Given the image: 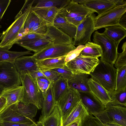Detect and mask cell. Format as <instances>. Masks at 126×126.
Masks as SVG:
<instances>
[{
    "mask_svg": "<svg viewBox=\"0 0 126 126\" xmlns=\"http://www.w3.org/2000/svg\"><path fill=\"white\" fill-rule=\"evenodd\" d=\"M34 0L28 4L23 10V7L15 17V21L0 37V48L8 50L20 38L24 36V25Z\"/></svg>",
    "mask_w": 126,
    "mask_h": 126,
    "instance_id": "obj_1",
    "label": "cell"
},
{
    "mask_svg": "<svg viewBox=\"0 0 126 126\" xmlns=\"http://www.w3.org/2000/svg\"><path fill=\"white\" fill-rule=\"evenodd\" d=\"M116 72L113 65L100 61L89 75L91 79L111 93L115 89Z\"/></svg>",
    "mask_w": 126,
    "mask_h": 126,
    "instance_id": "obj_2",
    "label": "cell"
},
{
    "mask_svg": "<svg viewBox=\"0 0 126 126\" xmlns=\"http://www.w3.org/2000/svg\"><path fill=\"white\" fill-rule=\"evenodd\" d=\"M20 76L23 88V95L20 101L26 104H33L37 106L38 109H41L43 95L38 86L36 80L29 74Z\"/></svg>",
    "mask_w": 126,
    "mask_h": 126,
    "instance_id": "obj_3",
    "label": "cell"
},
{
    "mask_svg": "<svg viewBox=\"0 0 126 126\" xmlns=\"http://www.w3.org/2000/svg\"><path fill=\"white\" fill-rule=\"evenodd\" d=\"M94 43L101 47L102 53L100 61L114 65L117 59L118 46L103 32L96 31L93 35Z\"/></svg>",
    "mask_w": 126,
    "mask_h": 126,
    "instance_id": "obj_4",
    "label": "cell"
},
{
    "mask_svg": "<svg viewBox=\"0 0 126 126\" xmlns=\"http://www.w3.org/2000/svg\"><path fill=\"white\" fill-rule=\"evenodd\" d=\"M104 124H112L126 126V107L110 103L103 111L94 115Z\"/></svg>",
    "mask_w": 126,
    "mask_h": 126,
    "instance_id": "obj_5",
    "label": "cell"
},
{
    "mask_svg": "<svg viewBox=\"0 0 126 126\" xmlns=\"http://www.w3.org/2000/svg\"><path fill=\"white\" fill-rule=\"evenodd\" d=\"M19 74L14 63H0V85L5 90L21 84Z\"/></svg>",
    "mask_w": 126,
    "mask_h": 126,
    "instance_id": "obj_6",
    "label": "cell"
},
{
    "mask_svg": "<svg viewBox=\"0 0 126 126\" xmlns=\"http://www.w3.org/2000/svg\"><path fill=\"white\" fill-rule=\"evenodd\" d=\"M126 12V4L117 6L95 16L94 30L110 26L119 25L122 16Z\"/></svg>",
    "mask_w": 126,
    "mask_h": 126,
    "instance_id": "obj_7",
    "label": "cell"
},
{
    "mask_svg": "<svg viewBox=\"0 0 126 126\" xmlns=\"http://www.w3.org/2000/svg\"><path fill=\"white\" fill-rule=\"evenodd\" d=\"M80 100L78 91L69 88L65 94L56 103L60 113L61 125L77 104Z\"/></svg>",
    "mask_w": 126,
    "mask_h": 126,
    "instance_id": "obj_8",
    "label": "cell"
},
{
    "mask_svg": "<svg viewBox=\"0 0 126 126\" xmlns=\"http://www.w3.org/2000/svg\"><path fill=\"white\" fill-rule=\"evenodd\" d=\"M95 15L93 13L87 16L77 27L73 45L75 46L84 45L88 42H91V36L94 30Z\"/></svg>",
    "mask_w": 126,
    "mask_h": 126,
    "instance_id": "obj_9",
    "label": "cell"
},
{
    "mask_svg": "<svg viewBox=\"0 0 126 126\" xmlns=\"http://www.w3.org/2000/svg\"><path fill=\"white\" fill-rule=\"evenodd\" d=\"M99 61L98 58L79 54L74 59L66 63L65 64L74 74H90Z\"/></svg>",
    "mask_w": 126,
    "mask_h": 126,
    "instance_id": "obj_10",
    "label": "cell"
},
{
    "mask_svg": "<svg viewBox=\"0 0 126 126\" xmlns=\"http://www.w3.org/2000/svg\"><path fill=\"white\" fill-rule=\"evenodd\" d=\"M76 48L73 44L63 45L52 43L32 56L36 61L62 57L65 56Z\"/></svg>",
    "mask_w": 126,
    "mask_h": 126,
    "instance_id": "obj_11",
    "label": "cell"
},
{
    "mask_svg": "<svg viewBox=\"0 0 126 126\" xmlns=\"http://www.w3.org/2000/svg\"><path fill=\"white\" fill-rule=\"evenodd\" d=\"M95 11L71 0L69 3L60 11L58 14L66 18L86 16L94 13Z\"/></svg>",
    "mask_w": 126,
    "mask_h": 126,
    "instance_id": "obj_12",
    "label": "cell"
},
{
    "mask_svg": "<svg viewBox=\"0 0 126 126\" xmlns=\"http://www.w3.org/2000/svg\"><path fill=\"white\" fill-rule=\"evenodd\" d=\"M79 92L82 104L89 114L94 116L104 110L105 106L90 92Z\"/></svg>",
    "mask_w": 126,
    "mask_h": 126,
    "instance_id": "obj_13",
    "label": "cell"
},
{
    "mask_svg": "<svg viewBox=\"0 0 126 126\" xmlns=\"http://www.w3.org/2000/svg\"><path fill=\"white\" fill-rule=\"evenodd\" d=\"M36 62L32 56H22L17 58L14 63L20 75L40 70Z\"/></svg>",
    "mask_w": 126,
    "mask_h": 126,
    "instance_id": "obj_14",
    "label": "cell"
},
{
    "mask_svg": "<svg viewBox=\"0 0 126 126\" xmlns=\"http://www.w3.org/2000/svg\"><path fill=\"white\" fill-rule=\"evenodd\" d=\"M45 36L54 44L63 45L73 44L72 38L53 25L47 26Z\"/></svg>",
    "mask_w": 126,
    "mask_h": 126,
    "instance_id": "obj_15",
    "label": "cell"
},
{
    "mask_svg": "<svg viewBox=\"0 0 126 126\" xmlns=\"http://www.w3.org/2000/svg\"><path fill=\"white\" fill-rule=\"evenodd\" d=\"M17 104L10 105L0 113V121L1 122L24 123L34 121L19 113L17 110Z\"/></svg>",
    "mask_w": 126,
    "mask_h": 126,
    "instance_id": "obj_16",
    "label": "cell"
},
{
    "mask_svg": "<svg viewBox=\"0 0 126 126\" xmlns=\"http://www.w3.org/2000/svg\"><path fill=\"white\" fill-rule=\"evenodd\" d=\"M88 84L90 92L105 106L111 102L110 93L101 85L91 78Z\"/></svg>",
    "mask_w": 126,
    "mask_h": 126,
    "instance_id": "obj_17",
    "label": "cell"
},
{
    "mask_svg": "<svg viewBox=\"0 0 126 126\" xmlns=\"http://www.w3.org/2000/svg\"><path fill=\"white\" fill-rule=\"evenodd\" d=\"M42 94L43 101L41 114L39 120L44 119L48 117L52 113L56 106L51 83L48 89Z\"/></svg>",
    "mask_w": 126,
    "mask_h": 126,
    "instance_id": "obj_18",
    "label": "cell"
},
{
    "mask_svg": "<svg viewBox=\"0 0 126 126\" xmlns=\"http://www.w3.org/2000/svg\"><path fill=\"white\" fill-rule=\"evenodd\" d=\"M90 76L87 74H74L67 80L69 87L79 92H90L88 84Z\"/></svg>",
    "mask_w": 126,
    "mask_h": 126,
    "instance_id": "obj_19",
    "label": "cell"
},
{
    "mask_svg": "<svg viewBox=\"0 0 126 126\" xmlns=\"http://www.w3.org/2000/svg\"><path fill=\"white\" fill-rule=\"evenodd\" d=\"M89 114L80 99L66 118L61 126H69L78 120H83Z\"/></svg>",
    "mask_w": 126,
    "mask_h": 126,
    "instance_id": "obj_20",
    "label": "cell"
},
{
    "mask_svg": "<svg viewBox=\"0 0 126 126\" xmlns=\"http://www.w3.org/2000/svg\"><path fill=\"white\" fill-rule=\"evenodd\" d=\"M83 5L95 11L98 15L117 6L110 0H86Z\"/></svg>",
    "mask_w": 126,
    "mask_h": 126,
    "instance_id": "obj_21",
    "label": "cell"
},
{
    "mask_svg": "<svg viewBox=\"0 0 126 126\" xmlns=\"http://www.w3.org/2000/svg\"><path fill=\"white\" fill-rule=\"evenodd\" d=\"M62 9L53 7L31 11L48 26L53 25L56 16Z\"/></svg>",
    "mask_w": 126,
    "mask_h": 126,
    "instance_id": "obj_22",
    "label": "cell"
},
{
    "mask_svg": "<svg viewBox=\"0 0 126 126\" xmlns=\"http://www.w3.org/2000/svg\"><path fill=\"white\" fill-rule=\"evenodd\" d=\"M52 43L46 36L40 39L34 41L17 42L16 44L29 51L35 53L38 52Z\"/></svg>",
    "mask_w": 126,
    "mask_h": 126,
    "instance_id": "obj_23",
    "label": "cell"
},
{
    "mask_svg": "<svg viewBox=\"0 0 126 126\" xmlns=\"http://www.w3.org/2000/svg\"><path fill=\"white\" fill-rule=\"evenodd\" d=\"M65 56L36 61V64L41 71L62 68L65 65Z\"/></svg>",
    "mask_w": 126,
    "mask_h": 126,
    "instance_id": "obj_24",
    "label": "cell"
},
{
    "mask_svg": "<svg viewBox=\"0 0 126 126\" xmlns=\"http://www.w3.org/2000/svg\"><path fill=\"white\" fill-rule=\"evenodd\" d=\"M23 92L22 86H16L5 90L0 96L5 98L6 100V105L3 110L10 105L20 101L22 96Z\"/></svg>",
    "mask_w": 126,
    "mask_h": 126,
    "instance_id": "obj_25",
    "label": "cell"
},
{
    "mask_svg": "<svg viewBox=\"0 0 126 126\" xmlns=\"http://www.w3.org/2000/svg\"><path fill=\"white\" fill-rule=\"evenodd\" d=\"M53 25L67 34L73 39L76 35L77 27L68 21L66 18L58 14L56 16Z\"/></svg>",
    "mask_w": 126,
    "mask_h": 126,
    "instance_id": "obj_26",
    "label": "cell"
},
{
    "mask_svg": "<svg viewBox=\"0 0 126 126\" xmlns=\"http://www.w3.org/2000/svg\"><path fill=\"white\" fill-rule=\"evenodd\" d=\"M103 32L118 46L126 35V30L119 25L106 27Z\"/></svg>",
    "mask_w": 126,
    "mask_h": 126,
    "instance_id": "obj_27",
    "label": "cell"
},
{
    "mask_svg": "<svg viewBox=\"0 0 126 126\" xmlns=\"http://www.w3.org/2000/svg\"><path fill=\"white\" fill-rule=\"evenodd\" d=\"M67 80L61 77L56 81L51 83L55 104L69 88Z\"/></svg>",
    "mask_w": 126,
    "mask_h": 126,
    "instance_id": "obj_28",
    "label": "cell"
},
{
    "mask_svg": "<svg viewBox=\"0 0 126 126\" xmlns=\"http://www.w3.org/2000/svg\"><path fill=\"white\" fill-rule=\"evenodd\" d=\"M70 0H40L35 6H32V11L53 7L62 9L70 2Z\"/></svg>",
    "mask_w": 126,
    "mask_h": 126,
    "instance_id": "obj_29",
    "label": "cell"
},
{
    "mask_svg": "<svg viewBox=\"0 0 126 126\" xmlns=\"http://www.w3.org/2000/svg\"><path fill=\"white\" fill-rule=\"evenodd\" d=\"M17 107L19 113L32 120H33V118L36 116L38 109L37 106L33 104H26L21 101L17 103Z\"/></svg>",
    "mask_w": 126,
    "mask_h": 126,
    "instance_id": "obj_30",
    "label": "cell"
},
{
    "mask_svg": "<svg viewBox=\"0 0 126 126\" xmlns=\"http://www.w3.org/2000/svg\"><path fill=\"white\" fill-rule=\"evenodd\" d=\"M32 54V53L29 51L21 52L12 51L0 48V63L7 62L14 63L17 57L25 55Z\"/></svg>",
    "mask_w": 126,
    "mask_h": 126,
    "instance_id": "obj_31",
    "label": "cell"
},
{
    "mask_svg": "<svg viewBox=\"0 0 126 126\" xmlns=\"http://www.w3.org/2000/svg\"><path fill=\"white\" fill-rule=\"evenodd\" d=\"M79 54L82 56L98 58L101 57L102 51L101 47L94 42H88Z\"/></svg>",
    "mask_w": 126,
    "mask_h": 126,
    "instance_id": "obj_32",
    "label": "cell"
},
{
    "mask_svg": "<svg viewBox=\"0 0 126 126\" xmlns=\"http://www.w3.org/2000/svg\"><path fill=\"white\" fill-rule=\"evenodd\" d=\"M42 126H61L60 113L58 107L55 106L52 113L44 119L39 120Z\"/></svg>",
    "mask_w": 126,
    "mask_h": 126,
    "instance_id": "obj_33",
    "label": "cell"
},
{
    "mask_svg": "<svg viewBox=\"0 0 126 126\" xmlns=\"http://www.w3.org/2000/svg\"><path fill=\"white\" fill-rule=\"evenodd\" d=\"M111 103L126 107V88L115 90L110 93Z\"/></svg>",
    "mask_w": 126,
    "mask_h": 126,
    "instance_id": "obj_34",
    "label": "cell"
},
{
    "mask_svg": "<svg viewBox=\"0 0 126 126\" xmlns=\"http://www.w3.org/2000/svg\"><path fill=\"white\" fill-rule=\"evenodd\" d=\"M116 69L115 90L126 88V65Z\"/></svg>",
    "mask_w": 126,
    "mask_h": 126,
    "instance_id": "obj_35",
    "label": "cell"
},
{
    "mask_svg": "<svg viewBox=\"0 0 126 126\" xmlns=\"http://www.w3.org/2000/svg\"><path fill=\"white\" fill-rule=\"evenodd\" d=\"M39 20L38 17L31 10L24 24V35L28 33L35 23Z\"/></svg>",
    "mask_w": 126,
    "mask_h": 126,
    "instance_id": "obj_36",
    "label": "cell"
},
{
    "mask_svg": "<svg viewBox=\"0 0 126 126\" xmlns=\"http://www.w3.org/2000/svg\"><path fill=\"white\" fill-rule=\"evenodd\" d=\"M122 52L118 53L117 56L114 63L116 69L126 65V42H124L122 46Z\"/></svg>",
    "mask_w": 126,
    "mask_h": 126,
    "instance_id": "obj_37",
    "label": "cell"
},
{
    "mask_svg": "<svg viewBox=\"0 0 126 126\" xmlns=\"http://www.w3.org/2000/svg\"><path fill=\"white\" fill-rule=\"evenodd\" d=\"M47 25L40 19L27 34L37 33L44 34L46 33Z\"/></svg>",
    "mask_w": 126,
    "mask_h": 126,
    "instance_id": "obj_38",
    "label": "cell"
},
{
    "mask_svg": "<svg viewBox=\"0 0 126 126\" xmlns=\"http://www.w3.org/2000/svg\"><path fill=\"white\" fill-rule=\"evenodd\" d=\"M81 126H105L98 119L93 115H87L82 121Z\"/></svg>",
    "mask_w": 126,
    "mask_h": 126,
    "instance_id": "obj_39",
    "label": "cell"
},
{
    "mask_svg": "<svg viewBox=\"0 0 126 126\" xmlns=\"http://www.w3.org/2000/svg\"><path fill=\"white\" fill-rule=\"evenodd\" d=\"M51 70L57 73L63 78L68 80L73 76L72 71L65 65L63 67L52 69Z\"/></svg>",
    "mask_w": 126,
    "mask_h": 126,
    "instance_id": "obj_40",
    "label": "cell"
},
{
    "mask_svg": "<svg viewBox=\"0 0 126 126\" xmlns=\"http://www.w3.org/2000/svg\"><path fill=\"white\" fill-rule=\"evenodd\" d=\"M85 47L84 45L78 46L75 49L68 53L65 56V63L74 59L79 55Z\"/></svg>",
    "mask_w": 126,
    "mask_h": 126,
    "instance_id": "obj_41",
    "label": "cell"
},
{
    "mask_svg": "<svg viewBox=\"0 0 126 126\" xmlns=\"http://www.w3.org/2000/svg\"><path fill=\"white\" fill-rule=\"evenodd\" d=\"M45 36V34H28L19 38L16 43L17 42H27L34 41L40 39Z\"/></svg>",
    "mask_w": 126,
    "mask_h": 126,
    "instance_id": "obj_42",
    "label": "cell"
},
{
    "mask_svg": "<svg viewBox=\"0 0 126 126\" xmlns=\"http://www.w3.org/2000/svg\"><path fill=\"white\" fill-rule=\"evenodd\" d=\"M41 71L51 83L56 81L61 77L57 73L51 70Z\"/></svg>",
    "mask_w": 126,
    "mask_h": 126,
    "instance_id": "obj_43",
    "label": "cell"
},
{
    "mask_svg": "<svg viewBox=\"0 0 126 126\" xmlns=\"http://www.w3.org/2000/svg\"><path fill=\"white\" fill-rule=\"evenodd\" d=\"M36 123L34 121L24 123L11 122L1 121L0 123L2 126H32Z\"/></svg>",
    "mask_w": 126,
    "mask_h": 126,
    "instance_id": "obj_44",
    "label": "cell"
},
{
    "mask_svg": "<svg viewBox=\"0 0 126 126\" xmlns=\"http://www.w3.org/2000/svg\"><path fill=\"white\" fill-rule=\"evenodd\" d=\"M11 1V0H0V20L2 18Z\"/></svg>",
    "mask_w": 126,
    "mask_h": 126,
    "instance_id": "obj_45",
    "label": "cell"
},
{
    "mask_svg": "<svg viewBox=\"0 0 126 126\" xmlns=\"http://www.w3.org/2000/svg\"><path fill=\"white\" fill-rule=\"evenodd\" d=\"M87 16H79L72 18H66L67 20L76 27L84 20Z\"/></svg>",
    "mask_w": 126,
    "mask_h": 126,
    "instance_id": "obj_46",
    "label": "cell"
},
{
    "mask_svg": "<svg viewBox=\"0 0 126 126\" xmlns=\"http://www.w3.org/2000/svg\"><path fill=\"white\" fill-rule=\"evenodd\" d=\"M38 86L42 93L45 92L49 88L50 84H49L36 80Z\"/></svg>",
    "mask_w": 126,
    "mask_h": 126,
    "instance_id": "obj_47",
    "label": "cell"
},
{
    "mask_svg": "<svg viewBox=\"0 0 126 126\" xmlns=\"http://www.w3.org/2000/svg\"><path fill=\"white\" fill-rule=\"evenodd\" d=\"M30 74L33 79L36 80L39 77H46L43 73L40 70L35 71L31 73Z\"/></svg>",
    "mask_w": 126,
    "mask_h": 126,
    "instance_id": "obj_48",
    "label": "cell"
},
{
    "mask_svg": "<svg viewBox=\"0 0 126 126\" xmlns=\"http://www.w3.org/2000/svg\"><path fill=\"white\" fill-rule=\"evenodd\" d=\"M118 25L126 30V13L125 12L119 19Z\"/></svg>",
    "mask_w": 126,
    "mask_h": 126,
    "instance_id": "obj_49",
    "label": "cell"
},
{
    "mask_svg": "<svg viewBox=\"0 0 126 126\" xmlns=\"http://www.w3.org/2000/svg\"><path fill=\"white\" fill-rule=\"evenodd\" d=\"M6 104V99L3 97L0 96V113L5 108Z\"/></svg>",
    "mask_w": 126,
    "mask_h": 126,
    "instance_id": "obj_50",
    "label": "cell"
},
{
    "mask_svg": "<svg viewBox=\"0 0 126 126\" xmlns=\"http://www.w3.org/2000/svg\"><path fill=\"white\" fill-rule=\"evenodd\" d=\"M114 3L117 6L121 5L126 4V1L123 0H110Z\"/></svg>",
    "mask_w": 126,
    "mask_h": 126,
    "instance_id": "obj_51",
    "label": "cell"
},
{
    "mask_svg": "<svg viewBox=\"0 0 126 126\" xmlns=\"http://www.w3.org/2000/svg\"><path fill=\"white\" fill-rule=\"evenodd\" d=\"M36 80L49 84H50L51 83L46 77H39Z\"/></svg>",
    "mask_w": 126,
    "mask_h": 126,
    "instance_id": "obj_52",
    "label": "cell"
},
{
    "mask_svg": "<svg viewBox=\"0 0 126 126\" xmlns=\"http://www.w3.org/2000/svg\"><path fill=\"white\" fill-rule=\"evenodd\" d=\"M83 120H79L74 122L69 126H81Z\"/></svg>",
    "mask_w": 126,
    "mask_h": 126,
    "instance_id": "obj_53",
    "label": "cell"
},
{
    "mask_svg": "<svg viewBox=\"0 0 126 126\" xmlns=\"http://www.w3.org/2000/svg\"><path fill=\"white\" fill-rule=\"evenodd\" d=\"M73 0L79 4L83 5L85 3L86 0Z\"/></svg>",
    "mask_w": 126,
    "mask_h": 126,
    "instance_id": "obj_54",
    "label": "cell"
},
{
    "mask_svg": "<svg viewBox=\"0 0 126 126\" xmlns=\"http://www.w3.org/2000/svg\"><path fill=\"white\" fill-rule=\"evenodd\" d=\"M5 91L4 89L0 85V96H1Z\"/></svg>",
    "mask_w": 126,
    "mask_h": 126,
    "instance_id": "obj_55",
    "label": "cell"
},
{
    "mask_svg": "<svg viewBox=\"0 0 126 126\" xmlns=\"http://www.w3.org/2000/svg\"><path fill=\"white\" fill-rule=\"evenodd\" d=\"M105 126H122L119 125L112 124H103Z\"/></svg>",
    "mask_w": 126,
    "mask_h": 126,
    "instance_id": "obj_56",
    "label": "cell"
},
{
    "mask_svg": "<svg viewBox=\"0 0 126 126\" xmlns=\"http://www.w3.org/2000/svg\"><path fill=\"white\" fill-rule=\"evenodd\" d=\"M32 126H42V125L40 122L38 121Z\"/></svg>",
    "mask_w": 126,
    "mask_h": 126,
    "instance_id": "obj_57",
    "label": "cell"
},
{
    "mask_svg": "<svg viewBox=\"0 0 126 126\" xmlns=\"http://www.w3.org/2000/svg\"><path fill=\"white\" fill-rule=\"evenodd\" d=\"M2 28V26L1 25H0V29ZM1 34H2V33H1L0 32V36H1Z\"/></svg>",
    "mask_w": 126,
    "mask_h": 126,
    "instance_id": "obj_58",
    "label": "cell"
},
{
    "mask_svg": "<svg viewBox=\"0 0 126 126\" xmlns=\"http://www.w3.org/2000/svg\"><path fill=\"white\" fill-rule=\"evenodd\" d=\"M0 126H2L0 123Z\"/></svg>",
    "mask_w": 126,
    "mask_h": 126,
    "instance_id": "obj_59",
    "label": "cell"
},
{
    "mask_svg": "<svg viewBox=\"0 0 126 126\" xmlns=\"http://www.w3.org/2000/svg\"><path fill=\"white\" fill-rule=\"evenodd\" d=\"M0 122H1V121H0Z\"/></svg>",
    "mask_w": 126,
    "mask_h": 126,
    "instance_id": "obj_60",
    "label": "cell"
}]
</instances>
